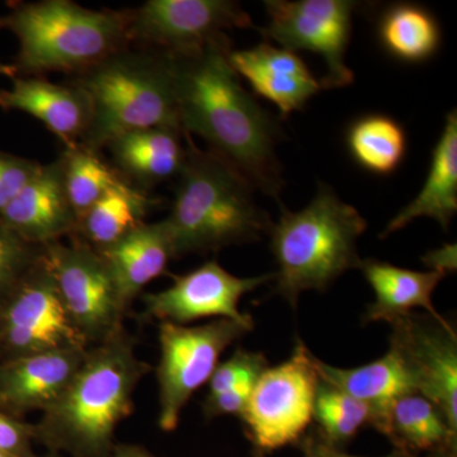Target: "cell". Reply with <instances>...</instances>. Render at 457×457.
<instances>
[{
	"instance_id": "cell-26",
	"label": "cell",
	"mask_w": 457,
	"mask_h": 457,
	"mask_svg": "<svg viewBox=\"0 0 457 457\" xmlns=\"http://www.w3.org/2000/svg\"><path fill=\"white\" fill-rule=\"evenodd\" d=\"M378 37L385 50L407 62H422L440 47L441 31L436 18L416 4L392 5L378 22Z\"/></svg>"
},
{
	"instance_id": "cell-8",
	"label": "cell",
	"mask_w": 457,
	"mask_h": 457,
	"mask_svg": "<svg viewBox=\"0 0 457 457\" xmlns=\"http://www.w3.org/2000/svg\"><path fill=\"white\" fill-rule=\"evenodd\" d=\"M318 386L314 354L297 339L291 357L264 370L255 381L240 416L255 451L300 444L312 423Z\"/></svg>"
},
{
	"instance_id": "cell-21",
	"label": "cell",
	"mask_w": 457,
	"mask_h": 457,
	"mask_svg": "<svg viewBox=\"0 0 457 457\" xmlns=\"http://www.w3.org/2000/svg\"><path fill=\"white\" fill-rule=\"evenodd\" d=\"M183 137V131L176 129H147L122 135L106 149L123 179L145 191L179 177L186 159Z\"/></svg>"
},
{
	"instance_id": "cell-6",
	"label": "cell",
	"mask_w": 457,
	"mask_h": 457,
	"mask_svg": "<svg viewBox=\"0 0 457 457\" xmlns=\"http://www.w3.org/2000/svg\"><path fill=\"white\" fill-rule=\"evenodd\" d=\"M0 17L3 29L20 44L12 62L17 77L51 71L74 77L131 47L128 9L95 11L71 0H41L18 3Z\"/></svg>"
},
{
	"instance_id": "cell-1",
	"label": "cell",
	"mask_w": 457,
	"mask_h": 457,
	"mask_svg": "<svg viewBox=\"0 0 457 457\" xmlns=\"http://www.w3.org/2000/svg\"><path fill=\"white\" fill-rule=\"evenodd\" d=\"M230 38L177 59L180 128L237 168L255 189L279 201L284 179L276 154L278 128L228 62Z\"/></svg>"
},
{
	"instance_id": "cell-40",
	"label": "cell",
	"mask_w": 457,
	"mask_h": 457,
	"mask_svg": "<svg viewBox=\"0 0 457 457\" xmlns=\"http://www.w3.org/2000/svg\"><path fill=\"white\" fill-rule=\"evenodd\" d=\"M0 457H21L18 455H14V453H5V451L0 450Z\"/></svg>"
},
{
	"instance_id": "cell-34",
	"label": "cell",
	"mask_w": 457,
	"mask_h": 457,
	"mask_svg": "<svg viewBox=\"0 0 457 457\" xmlns=\"http://www.w3.org/2000/svg\"><path fill=\"white\" fill-rule=\"evenodd\" d=\"M255 383L237 385L227 392L207 395L204 400V414L207 420L224 416H242Z\"/></svg>"
},
{
	"instance_id": "cell-38",
	"label": "cell",
	"mask_w": 457,
	"mask_h": 457,
	"mask_svg": "<svg viewBox=\"0 0 457 457\" xmlns=\"http://www.w3.org/2000/svg\"><path fill=\"white\" fill-rule=\"evenodd\" d=\"M0 29H3L2 17H0ZM0 77L9 78L12 80L17 77L16 71H14L12 64H5V62H0Z\"/></svg>"
},
{
	"instance_id": "cell-2",
	"label": "cell",
	"mask_w": 457,
	"mask_h": 457,
	"mask_svg": "<svg viewBox=\"0 0 457 457\" xmlns=\"http://www.w3.org/2000/svg\"><path fill=\"white\" fill-rule=\"evenodd\" d=\"M149 372L134 337L121 328L87 350L64 392L33 425L35 441L60 455L111 457L117 428L130 416L135 392Z\"/></svg>"
},
{
	"instance_id": "cell-4",
	"label": "cell",
	"mask_w": 457,
	"mask_h": 457,
	"mask_svg": "<svg viewBox=\"0 0 457 457\" xmlns=\"http://www.w3.org/2000/svg\"><path fill=\"white\" fill-rule=\"evenodd\" d=\"M88 95L92 120L80 145L98 153L117 137L147 129L182 131L177 99V59L128 47L71 80Z\"/></svg>"
},
{
	"instance_id": "cell-10",
	"label": "cell",
	"mask_w": 457,
	"mask_h": 457,
	"mask_svg": "<svg viewBox=\"0 0 457 457\" xmlns=\"http://www.w3.org/2000/svg\"><path fill=\"white\" fill-rule=\"evenodd\" d=\"M44 257L66 312L89 347L123 326L126 306L106 261L79 237L44 246Z\"/></svg>"
},
{
	"instance_id": "cell-22",
	"label": "cell",
	"mask_w": 457,
	"mask_h": 457,
	"mask_svg": "<svg viewBox=\"0 0 457 457\" xmlns=\"http://www.w3.org/2000/svg\"><path fill=\"white\" fill-rule=\"evenodd\" d=\"M359 270L375 293L374 303H370L363 315L365 323L390 324L414 312V309H425L432 317H442L432 300L433 293L445 278L437 270L420 272L371 258L361 261Z\"/></svg>"
},
{
	"instance_id": "cell-20",
	"label": "cell",
	"mask_w": 457,
	"mask_h": 457,
	"mask_svg": "<svg viewBox=\"0 0 457 457\" xmlns=\"http://www.w3.org/2000/svg\"><path fill=\"white\" fill-rule=\"evenodd\" d=\"M98 252L112 273L126 309L145 286L163 275L174 260L173 245L163 220L144 222L113 245Z\"/></svg>"
},
{
	"instance_id": "cell-24",
	"label": "cell",
	"mask_w": 457,
	"mask_h": 457,
	"mask_svg": "<svg viewBox=\"0 0 457 457\" xmlns=\"http://www.w3.org/2000/svg\"><path fill=\"white\" fill-rule=\"evenodd\" d=\"M386 437L394 449L414 456L457 453V432L431 400L416 392L404 394L394 402Z\"/></svg>"
},
{
	"instance_id": "cell-14",
	"label": "cell",
	"mask_w": 457,
	"mask_h": 457,
	"mask_svg": "<svg viewBox=\"0 0 457 457\" xmlns=\"http://www.w3.org/2000/svg\"><path fill=\"white\" fill-rule=\"evenodd\" d=\"M273 278L275 273L237 278L219 262H206L191 272L174 278L170 287L145 295L144 312L161 323L179 326H188L204 319L243 320L251 314L240 312V300Z\"/></svg>"
},
{
	"instance_id": "cell-29",
	"label": "cell",
	"mask_w": 457,
	"mask_h": 457,
	"mask_svg": "<svg viewBox=\"0 0 457 457\" xmlns=\"http://www.w3.org/2000/svg\"><path fill=\"white\" fill-rule=\"evenodd\" d=\"M312 422L321 440L342 450L363 427H371V413L363 403L319 378Z\"/></svg>"
},
{
	"instance_id": "cell-9",
	"label": "cell",
	"mask_w": 457,
	"mask_h": 457,
	"mask_svg": "<svg viewBox=\"0 0 457 457\" xmlns=\"http://www.w3.org/2000/svg\"><path fill=\"white\" fill-rule=\"evenodd\" d=\"M131 47L176 59L203 53L236 29H253L252 18L231 0H149L128 9Z\"/></svg>"
},
{
	"instance_id": "cell-25",
	"label": "cell",
	"mask_w": 457,
	"mask_h": 457,
	"mask_svg": "<svg viewBox=\"0 0 457 457\" xmlns=\"http://www.w3.org/2000/svg\"><path fill=\"white\" fill-rule=\"evenodd\" d=\"M156 203L122 179L83 216L74 236L96 251L106 249L143 225Z\"/></svg>"
},
{
	"instance_id": "cell-32",
	"label": "cell",
	"mask_w": 457,
	"mask_h": 457,
	"mask_svg": "<svg viewBox=\"0 0 457 457\" xmlns=\"http://www.w3.org/2000/svg\"><path fill=\"white\" fill-rule=\"evenodd\" d=\"M40 163L0 150V213L37 173Z\"/></svg>"
},
{
	"instance_id": "cell-17",
	"label": "cell",
	"mask_w": 457,
	"mask_h": 457,
	"mask_svg": "<svg viewBox=\"0 0 457 457\" xmlns=\"http://www.w3.org/2000/svg\"><path fill=\"white\" fill-rule=\"evenodd\" d=\"M228 57L236 73L245 78L255 95L272 102L282 117L302 110L323 89L302 57L270 42L252 49L231 50Z\"/></svg>"
},
{
	"instance_id": "cell-39",
	"label": "cell",
	"mask_w": 457,
	"mask_h": 457,
	"mask_svg": "<svg viewBox=\"0 0 457 457\" xmlns=\"http://www.w3.org/2000/svg\"><path fill=\"white\" fill-rule=\"evenodd\" d=\"M426 457H457V453H429Z\"/></svg>"
},
{
	"instance_id": "cell-19",
	"label": "cell",
	"mask_w": 457,
	"mask_h": 457,
	"mask_svg": "<svg viewBox=\"0 0 457 457\" xmlns=\"http://www.w3.org/2000/svg\"><path fill=\"white\" fill-rule=\"evenodd\" d=\"M319 378L363 403L371 413V428L386 437L394 402L414 392L407 372L392 350L380 359L360 368L343 369L328 365L314 356Z\"/></svg>"
},
{
	"instance_id": "cell-36",
	"label": "cell",
	"mask_w": 457,
	"mask_h": 457,
	"mask_svg": "<svg viewBox=\"0 0 457 457\" xmlns=\"http://www.w3.org/2000/svg\"><path fill=\"white\" fill-rule=\"evenodd\" d=\"M423 262L431 270H437L442 275L446 276L447 273L455 272L456 245H447L444 248L437 249V251L429 252L423 258Z\"/></svg>"
},
{
	"instance_id": "cell-28",
	"label": "cell",
	"mask_w": 457,
	"mask_h": 457,
	"mask_svg": "<svg viewBox=\"0 0 457 457\" xmlns=\"http://www.w3.org/2000/svg\"><path fill=\"white\" fill-rule=\"evenodd\" d=\"M60 158L64 170L66 195L79 222L123 177L116 168L106 163L98 153L80 144L65 147Z\"/></svg>"
},
{
	"instance_id": "cell-42",
	"label": "cell",
	"mask_w": 457,
	"mask_h": 457,
	"mask_svg": "<svg viewBox=\"0 0 457 457\" xmlns=\"http://www.w3.org/2000/svg\"><path fill=\"white\" fill-rule=\"evenodd\" d=\"M254 457H264V453H260V451H254Z\"/></svg>"
},
{
	"instance_id": "cell-33",
	"label": "cell",
	"mask_w": 457,
	"mask_h": 457,
	"mask_svg": "<svg viewBox=\"0 0 457 457\" xmlns=\"http://www.w3.org/2000/svg\"><path fill=\"white\" fill-rule=\"evenodd\" d=\"M35 427L0 411V450L21 457H37L33 453Z\"/></svg>"
},
{
	"instance_id": "cell-27",
	"label": "cell",
	"mask_w": 457,
	"mask_h": 457,
	"mask_svg": "<svg viewBox=\"0 0 457 457\" xmlns=\"http://www.w3.org/2000/svg\"><path fill=\"white\" fill-rule=\"evenodd\" d=\"M347 145L361 167L378 176H389L404 161L407 135L392 117L369 114L352 123Z\"/></svg>"
},
{
	"instance_id": "cell-7",
	"label": "cell",
	"mask_w": 457,
	"mask_h": 457,
	"mask_svg": "<svg viewBox=\"0 0 457 457\" xmlns=\"http://www.w3.org/2000/svg\"><path fill=\"white\" fill-rule=\"evenodd\" d=\"M253 328L252 315L243 320L215 319L200 326L159 324L158 425L164 432L177 428L183 409L201 386L209 384L228 345Z\"/></svg>"
},
{
	"instance_id": "cell-3",
	"label": "cell",
	"mask_w": 457,
	"mask_h": 457,
	"mask_svg": "<svg viewBox=\"0 0 457 457\" xmlns=\"http://www.w3.org/2000/svg\"><path fill=\"white\" fill-rule=\"evenodd\" d=\"M185 137V164L177 177L170 213L163 220L174 260L269 236L272 220L255 203L252 183L224 158L198 149L188 134Z\"/></svg>"
},
{
	"instance_id": "cell-13",
	"label": "cell",
	"mask_w": 457,
	"mask_h": 457,
	"mask_svg": "<svg viewBox=\"0 0 457 457\" xmlns=\"http://www.w3.org/2000/svg\"><path fill=\"white\" fill-rule=\"evenodd\" d=\"M390 347L414 392L431 400L457 432V333L444 317L411 312L390 323Z\"/></svg>"
},
{
	"instance_id": "cell-35",
	"label": "cell",
	"mask_w": 457,
	"mask_h": 457,
	"mask_svg": "<svg viewBox=\"0 0 457 457\" xmlns=\"http://www.w3.org/2000/svg\"><path fill=\"white\" fill-rule=\"evenodd\" d=\"M300 447H302L303 457H361L350 455V453H345L341 449L330 446L327 442L321 440L317 433H306L305 437L300 441ZM383 457H420L411 455V453H404L394 449L393 453L389 455Z\"/></svg>"
},
{
	"instance_id": "cell-15",
	"label": "cell",
	"mask_w": 457,
	"mask_h": 457,
	"mask_svg": "<svg viewBox=\"0 0 457 457\" xmlns=\"http://www.w3.org/2000/svg\"><path fill=\"white\" fill-rule=\"evenodd\" d=\"M18 237L29 245L45 246L77 233L78 218L69 203L62 158L41 165L37 173L0 213Z\"/></svg>"
},
{
	"instance_id": "cell-30",
	"label": "cell",
	"mask_w": 457,
	"mask_h": 457,
	"mask_svg": "<svg viewBox=\"0 0 457 457\" xmlns=\"http://www.w3.org/2000/svg\"><path fill=\"white\" fill-rule=\"evenodd\" d=\"M42 249L27 243L0 220V302L35 267Z\"/></svg>"
},
{
	"instance_id": "cell-31",
	"label": "cell",
	"mask_w": 457,
	"mask_h": 457,
	"mask_svg": "<svg viewBox=\"0 0 457 457\" xmlns=\"http://www.w3.org/2000/svg\"><path fill=\"white\" fill-rule=\"evenodd\" d=\"M270 368L269 360L262 352L237 348L224 362H220L209 381V394L216 395L237 385L255 383Z\"/></svg>"
},
{
	"instance_id": "cell-5",
	"label": "cell",
	"mask_w": 457,
	"mask_h": 457,
	"mask_svg": "<svg viewBox=\"0 0 457 457\" xmlns=\"http://www.w3.org/2000/svg\"><path fill=\"white\" fill-rule=\"evenodd\" d=\"M366 228L363 216L324 183L300 212L282 207L281 218L269 231L278 264L275 293L296 311L306 291L324 293L343 273L359 270L357 242Z\"/></svg>"
},
{
	"instance_id": "cell-23",
	"label": "cell",
	"mask_w": 457,
	"mask_h": 457,
	"mask_svg": "<svg viewBox=\"0 0 457 457\" xmlns=\"http://www.w3.org/2000/svg\"><path fill=\"white\" fill-rule=\"evenodd\" d=\"M457 212V114H447L440 139L432 152L431 167L418 196L389 221L380 239L402 230L418 218L437 221L449 230Z\"/></svg>"
},
{
	"instance_id": "cell-16",
	"label": "cell",
	"mask_w": 457,
	"mask_h": 457,
	"mask_svg": "<svg viewBox=\"0 0 457 457\" xmlns=\"http://www.w3.org/2000/svg\"><path fill=\"white\" fill-rule=\"evenodd\" d=\"M87 350L40 352L0 363V409L16 418L33 411L42 413L64 392Z\"/></svg>"
},
{
	"instance_id": "cell-12",
	"label": "cell",
	"mask_w": 457,
	"mask_h": 457,
	"mask_svg": "<svg viewBox=\"0 0 457 457\" xmlns=\"http://www.w3.org/2000/svg\"><path fill=\"white\" fill-rule=\"evenodd\" d=\"M64 348L89 345L65 311L42 249L35 267L0 302V351L12 359Z\"/></svg>"
},
{
	"instance_id": "cell-41",
	"label": "cell",
	"mask_w": 457,
	"mask_h": 457,
	"mask_svg": "<svg viewBox=\"0 0 457 457\" xmlns=\"http://www.w3.org/2000/svg\"><path fill=\"white\" fill-rule=\"evenodd\" d=\"M44 457H62V456L60 455V453H47V455H45Z\"/></svg>"
},
{
	"instance_id": "cell-11",
	"label": "cell",
	"mask_w": 457,
	"mask_h": 457,
	"mask_svg": "<svg viewBox=\"0 0 457 457\" xmlns=\"http://www.w3.org/2000/svg\"><path fill=\"white\" fill-rule=\"evenodd\" d=\"M269 23L258 29L266 40L282 49L312 51L323 57L327 74L323 89L343 88L353 83L345 64L352 20L359 3L351 0H267Z\"/></svg>"
},
{
	"instance_id": "cell-18",
	"label": "cell",
	"mask_w": 457,
	"mask_h": 457,
	"mask_svg": "<svg viewBox=\"0 0 457 457\" xmlns=\"http://www.w3.org/2000/svg\"><path fill=\"white\" fill-rule=\"evenodd\" d=\"M0 108L35 117L55 134L65 147L80 143L89 129L92 106L79 87L51 83L41 77H16L0 90Z\"/></svg>"
},
{
	"instance_id": "cell-37",
	"label": "cell",
	"mask_w": 457,
	"mask_h": 457,
	"mask_svg": "<svg viewBox=\"0 0 457 457\" xmlns=\"http://www.w3.org/2000/svg\"><path fill=\"white\" fill-rule=\"evenodd\" d=\"M111 457H155L145 447L135 444L114 445Z\"/></svg>"
}]
</instances>
